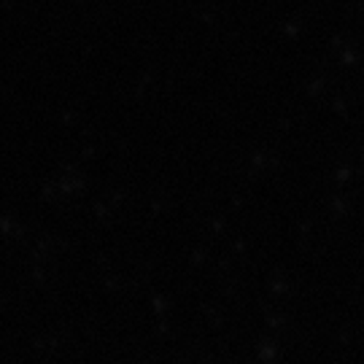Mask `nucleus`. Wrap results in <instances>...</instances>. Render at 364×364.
<instances>
[]
</instances>
